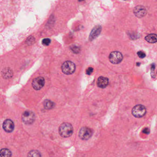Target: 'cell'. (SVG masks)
Instances as JSON below:
<instances>
[{
	"instance_id": "6da1fadb",
	"label": "cell",
	"mask_w": 157,
	"mask_h": 157,
	"mask_svg": "<svg viewBox=\"0 0 157 157\" xmlns=\"http://www.w3.org/2000/svg\"><path fill=\"white\" fill-rule=\"evenodd\" d=\"M73 131L72 125L69 123H63L59 127V134L64 138L70 137L73 134Z\"/></svg>"
},
{
	"instance_id": "7a4b0ae2",
	"label": "cell",
	"mask_w": 157,
	"mask_h": 157,
	"mask_svg": "<svg viewBox=\"0 0 157 157\" xmlns=\"http://www.w3.org/2000/svg\"><path fill=\"white\" fill-rule=\"evenodd\" d=\"M61 70L65 74H72L75 72L76 66L72 62L67 61L63 63L61 66Z\"/></svg>"
},
{
	"instance_id": "3957f363",
	"label": "cell",
	"mask_w": 157,
	"mask_h": 157,
	"mask_svg": "<svg viewBox=\"0 0 157 157\" xmlns=\"http://www.w3.org/2000/svg\"><path fill=\"white\" fill-rule=\"evenodd\" d=\"M147 113L146 108L144 106L141 104L137 105L133 108L132 114L133 115L137 118L142 117Z\"/></svg>"
},
{
	"instance_id": "277c9868",
	"label": "cell",
	"mask_w": 157,
	"mask_h": 157,
	"mask_svg": "<svg viewBox=\"0 0 157 157\" xmlns=\"http://www.w3.org/2000/svg\"><path fill=\"white\" fill-rule=\"evenodd\" d=\"M93 134L92 129L88 127H83L81 128L79 132V137L82 140H88L91 138Z\"/></svg>"
},
{
	"instance_id": "5b68a950",
	"label": "cell",
	"mask_w": 157,
	"mask_h": 157,
	"mask_svg": "<svg viewBox=\"0 0 157 157\" xmlns=\"http://www.w3.org/2000/svg\"><path fill=\"white\" fill-rule=\"evenodd\" d=\"M123 55L118 51L112 52L109 56V61L113 64H117L120 63L123 60Z\"/></svg>"
},
{
	"instance_id": "8992f818",
	"label": "cell",
	"mask_w": 157,
	"mask_h": 157,
	"mask_svg": "<svg viewBox=\"0 0 157 157\" xmlns=\"http://www.w3.org/2000/svg\"><path fill=\"white\" fill-rule=\"evenodd\" d=\"M22 119L24 123L31 125L35 120V115L32 111H26L22 114Z\"/></svg>"
},
{
	"instance_id": "52a82bcc",
	"label": "cell",
	"mask_w": 157,
	"mask_h": 157,
	"mask_svg": "<svg viewBox=\"0 0 157 157\" xmlns=\"http://www.w3.org/2000/svg\"><path fill=\"white\" fill-rule=\"evenodd\" d=\"M134 13L137 18H143L147 14V10L144 6L138 5L134 8Z\"/></svg>"
},
{
	"instance_id": "ba28073f",
	"label": "cell",
	"mask_w": 157,
	"mask_h": 157,
	"mask_svg": "<svg viewBox=\"0 0 157 157\" xmlns=\"http://www.w3.org/2000/svg\"><path fill=\"white\" fill-rule=\"evenodd\" d=\"M45 84V80L43 77H38L35 78L32 81V85L34 89L39 90L44 87Z\"/></svg>"
},
{
	"instance_id": "9c48e42d",
	"label": "cell",
	"mask_w": 157,
	"mask_h": 157,
	"mask_svg": "<svg viewBox=\"0 0 157 157\" xmlns=\"http://www.w3.org/2000/svg\"><path fill=\"white\" fill-rule=\"evenodd\" d=\"M101 30L102 27L101 26H95L90 32L89 36V41H92L97 37L101 33Z\"/></svg>"
},
{
	"instance_id": "30bf717a",
	"label": "cell",
	"mask_w": 157,
	"mask_h": 157,
	"mask_svg": "<svg viewBox=\"0 0 157 157\" xmlns=\"http://www.w3.org/2000/svg\"><path fill=\"white\" fill-rule=\"evenodd\" d=\"M3 128L5 131L8 133L12 132L14 130V123L11 120H5L3 124Z\"/></svg>"
},
{
	"instance_id": "8fae6325",
	"label": "cell",
	"mask_w": 157,
	"mask_h": 157,
	"mask_svg": "<svg viewBox=\"0 0 157 157\" xmlns=\"http://www.w3.org/2000/svg\"><path fill=\"white\" fill-rule=\"evenodd\" d=\"M109 84V80L106 77H99L97 81V85L99 87L105 88L108 86Z\"/></svg>"
},
{
	"instance_id": "7c38bea8",
	"label": "cell",
	"mask_w": 157,
	"mask_h": 157,
	"mask_svg": "<svg viewBox=\"0 0 157 157\" xmlns=\"http://www.w3.org/2000/svg\"><path fill=\"white\" fill-rule=\"evenodd\" d=\"M145 40L150 43H155L157 41V36L155 34H151L145 37Z\"/></svg>"
},
{
	"instance_id": "4fadbf2b",
	"label": "cell",
	"mask_w": 157,
	"mask_h": 157,
	"mask_svg": "<svg viewBox=\"0 0 157 157\" xmlns=\"http://www.w3.org/2000/svg\"><path fill=\"white\" fill-rule=\"evenodd\" d=\"M0 157H11L12 152L9 150L7 148H3L0 150Z\"/></svg>"
},
{
	"instance_id": "5bb4252c",
	"label": "cell",
	"mask_w": 157,
	"mask_h": 157,
	"mask_svg": "<svg viewBox=\"0 0 157 157\" xmlns=\"http://www.w3.org/2000/svg\"><path fill=\"white\" fill-rule=\"evenodd\" d=\"M54 103L51 100H46L44 103V107L47 109H52L54 107Z\"/></svg>"
},
{
	"instance_id": "9a60e30c",
	"label": "cell",
	"mask_w": 157,
	"mask_h": 157,
	"mask_svg": "<svg viewBox=\"0 0 157 157\" xmlns=\"http://www.w3.org/2000/svg\"><path fill=\"white\" fill-rule=\"evenodd\" d=\"M2 75L3 78H10L12 77V72L10 69H6L3 70L2 72Z\"/></svg>"
},
{
	"instance_id": "2e32d148",
	"label": "cell",
	"mask_w": 157,
	"mask_h": 157,
	"mask_svg": "<svg viewBox=\"0 0 157 157\" xmlns=\"http://www.w3.org/2000/svg\"><path fill=\"white\" fill-rule=\"evenodd\" d=\"M27 157H42V156L38 151L32 150L29 152Z\"/></svg>"
},
{
	"instance_id": "e0dca14e",
	"label": "cell",
	"mask_w": 157,
	"mask_h": 157,
	"mask_svg": "<svg viewBox=\"0 0 157 157\" xmlns=\"http://www.w3.org/2000/svg\"><path fill=\"white\" fill-rule=\"evenodd\" d=\"M71 49L74 53H78L80 51V48L77 46H72L71 47Z\"/></svg>"
},
{
	"instance_id": "ac0fdd59",
	"label": "cell",
	"mask_w": 157,
	"mask_h": 157,
	"mask_svg": "<svg viewBox=\"0 0 157 157\" xmlns=\"http://www.w3.org/2000/svg\"><path fill=\"white\" fill-rule=\"evenodd\" d=\"M51 43V40L49 38H45L42 41V43L44 46H47Z\"/></svg>"
},
{
	"instance_id": "d6986e66",
	"label": "cell",
	"mask_w": 157,
	"mask_h": 157,
	"mask_svg": "<svg viewBox=\"0 0 157 157\" xmlns=\"http://www.w3.org/2000/svg\"><path fill=\"white\" fill-rule=\"evenodd\" d=\"M137 55H138V56L140 58H143L145 57L146 55L144 52H142V51H139L137 53Z\"/></svg>"
},
{
	"instance_id": "ffe728a7",
	"label": "cell",
	"mask_w": 157,
	"mask_h": 157,
	"mask_svg": "<svg viewBox=\"0 0 157 157\" xmlns=\"http://www.w3.org/2000/svg\"><path fill=\"white\" fill-rule=\"evenodd\" d=\"M94 69L92 67H89L86 70V73L88 75H90L93 72Z\"/></svg>"
},
{
	"instance_id": "44dd1931",
	"label": "cell",
	"mask_w": 157,
	"mask_h": 157,
	"mask_svg": "<svg viewBox=\"0 0 157 157\" xmlns=\"http://www.w3.org/2000/svg\"><path fill=\"white\" fill-rule=\"evenodd\" d=\"M142 132L144 133L145 134H149L150 133V130L148 128H145V129L142 131Z\"/></svg>"
},
{
	"instance_id": "7402d4cb",
	"label": "cell",
	"mask_w": 157,
	"mask_h": 157,
	"mask_svg": "<svg viewBox=\"0 0 157 157\" xmlns=\"http://www.w3.org/2000/svg\"><path fill=\"white\" fill-rule=\"evenodd\" d=\"M1 20H2V19L1 16L0 15V22L1 21Z\"/></svg>"
},
{
	"instance_id": "603a6c76",
	"label": "cell",
	"mask_w": 157,
	"mask_h": 157,
	"mask_svg": "<svg viewBox=\"0 0 157 157\" xmlns=\"http://www.w3.org/2000/svg\"><path fill=\"white\" fill-rule=\"evenodd\" d=\"M79 2H82L83 1H84V0H78Z\"/></svg>"
},
{
	"instance_id": "cb8c5ba5",
	"label": "cell",
	"mask_w": 157,
	"mask_h": 157,
	"mask_svg": "<svg viewBox=\"0 0 157 157\" xmlns=\"http://www.w3.org/2000/svg\"><path fill=\"white\" fill-rule=\"evenodd\" d=\"M124 1H128V0H124Z\"/></svg>"
}]
</instances>
